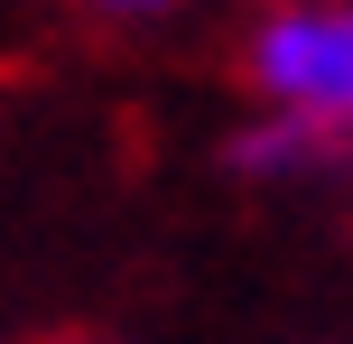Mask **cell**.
<instances>
[{
	"label": "cell",
	"instance_id": "cell-2",
	"mask_svg": "<svg viewBox=\"0 0 353 344\" xmlns=\"http://www.w3.org/2000/svg\"><path fill=\"white\" fill-rule=\"evenodd\" d=\"M223 159L242 168V177H261V186H298V177H316V168L344 159V121H316V112H270V121H251Z\"/></svg>",
	"mask_w": 353,
	"mask_h": 344
},
{
	"label": "cell",
	"instance_id": "cell-1",
	"mask_svg": "<svg viewBox=\"0 0 353 344\" xmlns=\"http://www.w3.org/2000/svg\"><path fill=\"white\" fill-rule=\"evenodd\" d=\"M251 84H261L279 112L344 121V103H353V19L335 10V0L270 10L261 37H251Z\"/></svg>",
	"mask_w": 353,
	"mask_h": 344
},
{
	"label": "cell",
	"instance_id": "cell-3",
	"mask_svg": "<svg viewBox=\"0 0 353 344\" xmlns=\"http://www.w3.org/2000/svg\"><path fill=\"white\" fill-rule=\"evenodd\" d=\"M93 10H103V19H168L176 0H93Z\"/></svg>",
	"mask_w": 353,
	"mask_h": 344
}]
</instances>
